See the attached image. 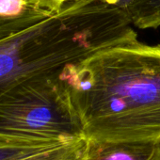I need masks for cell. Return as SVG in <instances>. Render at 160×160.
<instances>
[{"instance_id": "obj_1", "label": "cell", "mask_w": 160, "mask_h": 160, "mask_svg": "<svg viewBox=\"0 0 160 160\" xmlns=\"http://www.w3.org/2000/svg\"><path fill=\"white\" fill-rule=\"evenodd\" d=\"M62 75L86 139L160 143V44L121 43Z\"/></svg>"}, {"instance_id": "obj_2", "label": "cell", "mask_w": 160, "mask_h": 160, "mask_svg": "<svg viewBox=\"0 0 160 160\" xmlns=\"http://www.w3.org/2000/svg\"><path fill=\"white\" fill-rule=\"evenodd\" d=\"M136 40L121 6L104 0L69 2L58 12L0 40V99L31 78L61 72Z\"/></svg>"}, {"instance_id": "obj_3", "label": "cell", "mask_w": 160, "mask_h": 160, "mask_svg": "<svg viewBox=\"0 0 160 160\" xmlns=\"http://www.w3.org/2000/svg\"><path fill=\"white\" fill-rule=\"evenodd\" d=\"M63 71L31 78L1 97L0 138L56 143L86 139Z\"/></svg>"}, {"instance_id": "obj_4", "label": "cell", "mask_w": 160, "mask_h": 160, "mask_svg": "<svg viewBox=\"0 0 160 160\" xmlns=\"http://www.w3.org/2000/svg\"><path fill=\"white\" fill-rule=\"evenodd\" d=\"M80 160H160V143L88 140Z\"/></svg>"}, {"instance_id": "obj_5", "label": "cell", "mask_w": 160, "mask_h": 160, "mask_svg": "<svg viewBox=\"0 0 160 160\" xmlns=\"http://www.w3.org/2000/svg\"><path fill=\"white\" fill-rule=\"evenodd\" d=\"M121 7L127 12L133 26L140 29L160 27V0H126Z\"/></svg>"}, {"instance_id": "obj_6", "label": "cell", "mask_w": 160, "mask_h": 160, "mask_svg": "<svg viewBox=\"0 0 160 160\" xmlns=\"http://www.w3.org/2000/svg\"><path fill=\"white\" fill-rule=\"evenodd\" d=\"M57 144L60 143L0 138V160H20Z\"/></svg>"}, {"instance_id": "obj_7", "label": "cell", "mask_w": 160, "mask_h": 160, "mask_svg": "<svg viewBox=\"0 0 160 160\" xmlns=\"http://www.w3.org/2000/svg\"><path fill=\"white\" fill-rule=\"evenodd\" d=\"M86 145L87 139L60 143L20 160H80Z\"/></svg>"}, {"instance_id": "obj_8", "label": "cell", "mask_w": 160, "mask_h": 160, "mask_svg": "<svg viewBox=\"0 0 160 160\" xmlns=\"http://www.w3.org/2000/svg\"><path fill=\"white\" fill-rule=\"evenodd\" d=\"M49 16L51 15L44 14V13H38L15 21H6L3 19H0V40L10 36L14 32L24 29L28 27H30Z\"/></svg>"}, {"instance_id": "obj_9", "label": "cell", "mask_w": 160, "mask_h": 160, "mask_svg": "<svg viewBox=\"0 0 160 160\" xmlns=\"http://www.w3.org/2000/svg\"><path fill=\"white\" fill-rule=\"evenodd\" d=\"M28 6L31 9L42 11L49 14H55L58 12L65 4L67 0H27Z\"/></svg>"}, {"instance_id": "obj_10", "label": "cell", "mask_w": 160, "mask_h": 160, "mask_svg": "<svg viewBox=\"0 0 160 160\" xmlns=\"http://www.w3.org/2000/svg\"><path fill=\"white\" fill-rule=\"evenodd\" d=\"M104 1H105V2H108V3H109V4H113V5L121 6L122 0H104Z\"/></svg>"}, {"instance_id": "obj_11", "label": "cell", "mask_w": 160, "mask_h": 160, "mask_svg": "<svg viewBox=\"0 0 160 160\" xmlns=\"http://www.w3.org/2000/svg\"><path fill=\"white\" fill-rule=\"evenodd\" d=\"M72 1H77V0H67V2H72Z\"/></svg>"}]
</instances>
